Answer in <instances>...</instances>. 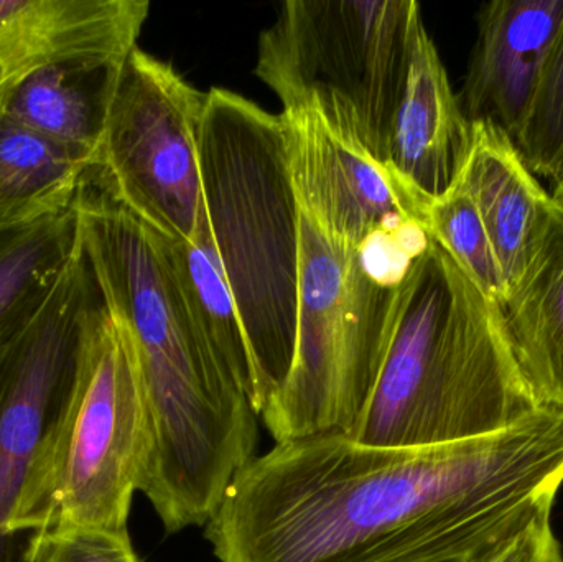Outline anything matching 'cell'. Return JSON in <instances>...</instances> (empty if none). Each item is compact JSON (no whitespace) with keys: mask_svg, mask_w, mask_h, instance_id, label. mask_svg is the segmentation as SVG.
<instances>
[{"mask_svg":"<svg viewBox=\"0 0 563 562\" xmlns=\"http://www.w3.org/2000/svg\"><path fill=\"white\" fill-rule=\"evenodd\" d=\"M7 79H3L2 76H0V98H2L3 89H5L7 86Z\"/></svg>","mask_w":563,"mask_h":562,"instance_id":"cell-26","label":"cell"},{"mask_svg":"<svg viewBox=\"0 0 563 562\" xmlns=\"http://www.w3.org/2000/svg\"><path fill=\"white\" fill-rule=\"evenodd\" d=\"M552 185V200L555 203L561 205L563 207V157L561 162H559L558 168H555L554 175L549 178Z\"/></svg>","mask_w":563,"mask_h":562,"instance_id":"cell-25","label":"cell"},{"mask_svg":"<svg viewBox=\"0 0 563 562\" xmlns=\"http://www.w3.org/2000/svg\"><path fill=\"white\" fill-rule=\"evenodd\" d=\"M207 92L135 46L106 122L92 177L145 227L190 241L200 220L198 157Z\"/></svg>","mask_w":563,"mask_h":562,"instance_id":"cell-8","label":"cell"},{"mask_svg":"<svg viewBox=\"0 0 563 562\" xmlns=\"http://www.w3.org/2000/svg\"><path fill=\"white\" fill-rule=\"evenodd\" d=\"M488 562H563L562 547L552 528L551 515L532 521Z\"/></svg>","mask_w":563,"mask_h":562,"instance_id":"cell-24","label":"cell"},{"mask_svg":"<svg viewBox=\"0 0 563 562\" xmlns=\"http://www.w3.org/2000/svg\"><path fill=\"white\" fill-rule=\"evenodd\" d=\"M81 246L42 309L0 339V562L32 561L13 520L71 396L89 312L99 300Z\"/></svg>","mask_w":563,"mask_h":562,"instance_id":"cell-9","label":"cell"},{"mask_svg":"<svg viewBox=\"0 0 563 562\" xmlns=\"http://www.w3.org/2000/svg\"><path fill=\"white\" fill-rule=\"evenodd\" d=\"M561 475L558 409L498 434L429 448L311 436L254 458L205 537L220 562H393Z\"/></svg>","mask_w":563,"mask_h":562,"instance_id":"cell-1","label":"cell"},{"mask_svg":"<svg viewBox=\"0 0 563 562\" xmlns=\"http://www.w3.org/2000/svg\"><path fill=\"white\" fill-rule=\"evenodd\" d=\"M472 125V152L460 180L485 224L508 294L544 234L555 201L505 129L492 122Z\"/></svg>","mask_w":563,"mask_h":562,"instance_id":"cell-14","label":"cell"},{"mask_svg":"<svg viewBox=\"0 0 563 562\" xmlns=\"http://www.w3.org/2000/svg\"><path fill=\"white\" fill-rule=\"evenodd\" d=\"M30 562H141L129 531L78 527L42 531Z\"/></svg>","mask_w":563,"mask_h":562,"instance_id":"cell-23","label":"cell"},{"mask_svg":"<svg viewBox=\"0 0 563 562\" xmlns=\"http://www.w3.org/2000/svg\"><path fill=\"white\" fill-rule=\"evenodd\" d=\"M422 25L416 0H290L261 33L256 75L284 111L311 109L386 165Z\"/></svg>","mask_w":563,"mask_h":562,"instance_id":"cell-6","label":"cell"},{"mask_svg":"<svg viewBox=\"0 0 563 562\" xmlns=\"http://www.w3.org/2000/svg\"><path fill=\"white\" fill-rule=\"evenodd\" d=\"M148 454L151 422L137 362L99 297L86 322L71 396L13 531L29 538L78 527L128 531Z\"/></svg>","mask_w":563,"mask_h":562,"instance_id":"cell-5","label":"cell"},{"mask_svg":"<svg viewBox=\"0 0 563 562\" xmlns=\"http://www.w3.org/2000/svg\"><path fill=\"white\" fill-rule=\"evenodd\" d=\"M562 20L563 0H495L479 9L459 95L472 124L492 122L515 135Z\"/></svg>","mask_w":563,"mask_h":562,"instance_id":"cell-12","label":"cell"},{"mask_svg":"<svg viewBox=\"0 0 563 562\" xmlns=\"http://www.w3.org/2000/svg\"><path fill=\"white\" fill-rule=\"evenodd\" d=\"M512 141L536 177L554 175L563 157V20Z\"/></svg>","mask_w":563,"mask_h":562,"instance_id":"cell-22","label":"cell"},{"mask_svg":"<svg viewBox=\"0 0 563 562\" xmlns=\"http://www.w3.org/2000/svg\"><path fill=\"white\" fill-rule=\"evenodd\" d=\"M198 157L205 218L246 333L261 416L287 379L297 339L300 207L280 114L211 88Z\"/></svg>","mask_w":563,"mask_h":562,"instance_id":"cell-4","label":"cell"},{"mask_svg":"<svg viewBox=\"0 0 563 562\" xmlns=\"http://www.w3.org/2000/svg\"><path fill=\"white\" fill-rule=\"evenodd\" d=\"M563 477L512 495L455 537L413 551L393 562H488L532 521L552 515Z\"/></svg>","mask_w":563,"mask_h":562,"instance_id":"cell-20","label":"cell"},{"mask_svg":"<svg viewBox=\"0 0 563 562\" xmlns=\"http://www.w3.org/2000/svg\"><path fill=\"white\" fill-rule=\"evenodd\" d=\"M88 162L0 111V228L71 210Z\"/></svg>","mask_w":563,"mask_h":562,"instance_id":"cell-18","label":"cell"},{"mask_svg":"<svg viewBox=\"0 0 563 562\" xmlns=\"http://www.w3.org/2000/svg\"><path fill=\"white\" fill-rule=\"evenodd\" d=\"M79 246L141 375L151 454L139 485L162 524L200 527L256 455L253 403L221 375L188 312L165 238L91 174L75 201Z\"/></svg>","mask_w":563,"mask_h":562,"instance_id":"cell-2","label":"cell"},{"mask_svg":"<svg viewBox=\"0 0 563 562\" xmlns=\"http://www.w3.org/2000/svg\"><path fill=\"white\" fill-rule=\"evenodd\" d=\"M165 244L198 335L224 379L254 406L256 376L250 345L214 253L203 205L194 238L190 241L165 238Z\"/></svg>","mask_w":563,"mask_h":562,"instance_id":"cell-17","label":"cell"},{"mask_svg":"<svg viewBox=\"0 0 563 562\" xmlns=\"http://www.w3.org/2000/svg\"><path fill=\"white\" fill-rule=\"evenodd\" d=\"M473 125L426 25L413 40L402 96L394 114L386 167L432 203L455 187L468 162Z\"/></svg>","mask_w":563,"mask_h":562,"instance_id":"cell-11","label":"cell"},{"mask_svg":"<svg viewBox=\"0 0 563 562\" xmlns=\"http://www.w3.org/2000/svg\"><path fill=\"white\" fill-rule=\"evenodd\" d=\"M301 213L331 243L360 250L377 231L427 227L429 205L311 109L282 111Z\"/></svg>","mask_w":563,"mask_h":562,"instance_id":"cell-10","label":"cell"},{"mask_svg":"<svg viewBox=\"0 0 563 562\" xmlns=\"http://www.w3.org/2000/svg\"><path fill=\"white\" fill-rule=\"evenodd\" d=\"M399 286L360 250L328 241L300 210L294 360L261 415L277 442L350 434L383 366Z\"/></svg>","mask_w":563,"mask_h":562,"instance_id":"cell-7","label":"cell"},{"mask_svg":"<svg viewBox=\"0 0 563 562\" xmlns=\"http://www.w3.org/2000/svg\"><path fill=\"white\" fill-rule=\"evenodd\" d=\"M78 250L75 205L35 223L0 228V339L42 309Z\"/></svg>","mask_w":563,"mask_h":562,"instance_id":"cell-19","label":"cell"},{"mask_svg":"<svg viewBox=\"0 0 563 562\" xmlns=\"http://www.w3.org/2000/svg\"><path fill=\"white\" fill-rule=\"evenodd\" d=\"M125 59H75L36 69L7 82L0 111L95 168Z\"/></svg>","mask_w":563,"mask_h":562,"instance_id":"cell-15","label":"cell"},{"mask_svg":"<svg viewBox=\"0 0 563 562\" xmlns=\"http://www.w3.org/2000/svg\"><path fill=\"white\" fill-rule=\"evenodd\" d=\"M516 360L542 408L563 411V207L501 306Z\"/></svg>","mask_w":563,"mask_h":562,"instance_id":"cell-16","label":"cell"},{"mask_svg":"<svg viewBox=\"0 0 563 562\" xmlns=\"http://www.w3.org/2000/svg\"><path fill=\"white\" fill-rule=\"evenodd\" d=\"M427 230L473 284L501 306L506 297L501 269L475 201L462 180L429 205Z\"/></svg>","mask_w":563,"mask_h":562,"instance_id":"cell-21","label":"cell"},{"mask_svg":"<svg viewBox=\"0 0 563 562\" xmlns=\"http://www.w3.org/2000/svg\"><path fill=\"white\" fill-rule=\"evenodd\" d=\"M485 296L432 238L400 283L383 366L351 439L380 448L455 444L542 411Z\"/></svg>","mask_w":563,"mask_h":562,"instance_id":"cell-3","label":"cell"},{"mask_svg":"<svg viewBox=\"0 0 563 562\" xmlns=\"http://www.w3.org/2000/svg\"><path fill=\"white\" fill-rule=\"evenodd\" d=\"M147 0H0V76L15 81L75 59L128 58Z\"/></svg>","mask_w":563,"mask_h":562,"instance_id":"cell-13","label":"cell"}]
</instances>
